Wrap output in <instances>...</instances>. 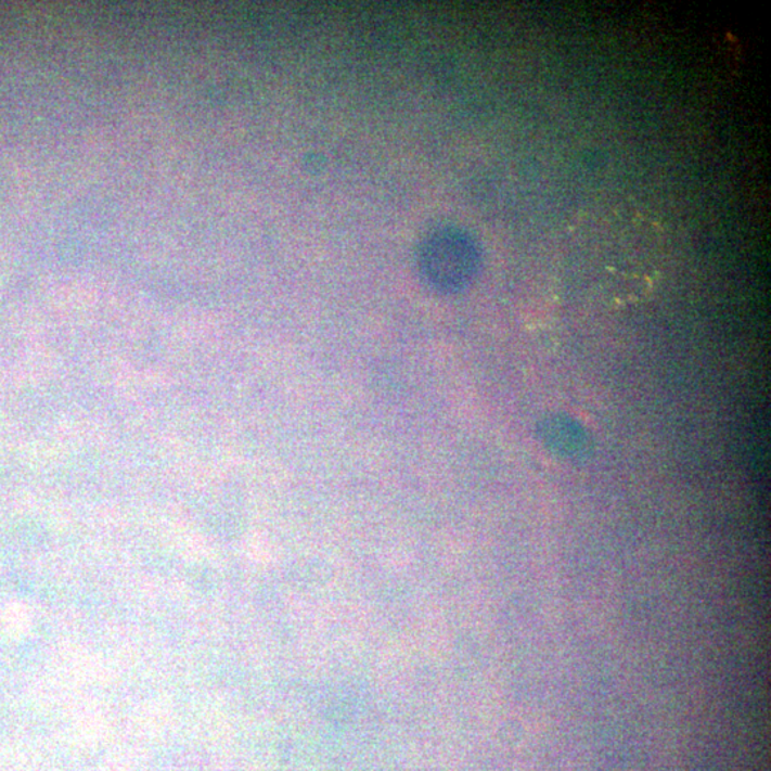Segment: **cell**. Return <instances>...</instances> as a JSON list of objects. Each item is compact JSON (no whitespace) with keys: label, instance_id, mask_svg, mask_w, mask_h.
<instances>
[{"label":"cell","instance_id":"1","mask_svg":"<svg viewBox=\"0 0 771 771\" xmlns=\"http://www.w3.org/2000/svg\"><path fill=\"white\" fill-rule=\"evenodd\" d=\"M417 261L428 286L441 293H458L475 281L481 252L476 239L466 230L441 228L423 242Z\"/></svg>","mask_w":771,"mask_h":771},{"label":"cell","instance_id":"2","mask_svg":"<svg viewBox=\"0 0 771 771\" xmlns=\"http://www.w3.org/2000/svg\"><path fill=\"white\" fill-rule=\"evenodd\" d=\"M545 445L565 457H583L588 449L584 428L570 419L552 417L540 428Z\"/></svg>","mask_w":771,"mask_h":771}]
</instances>
